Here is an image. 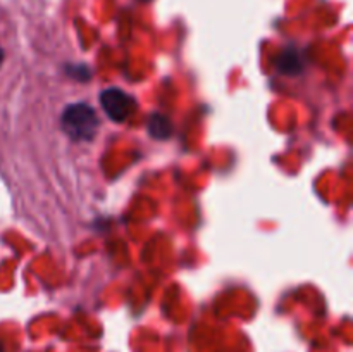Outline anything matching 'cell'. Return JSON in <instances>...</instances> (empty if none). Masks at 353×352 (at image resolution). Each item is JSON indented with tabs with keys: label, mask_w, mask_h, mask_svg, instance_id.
Here are the masks:
<instances>
[{
	"label": "cell",
	"mask_w": 353,
	"mask_h": 352,
	"mask_svg": "<svg viewBox=\"0 0 353 352\" xmlns=\"http://www.w3.org/2000/svg\"><path fill=\"white\" fill-rule=\"evenodd\" d=\"M62 130L78 141L92 140L99 130V117L88 104H72L62 113Z\"/></svg>",
	"instance_id": "obj_1"
},
{
	"label": "cell",
	"mask_w": 353,
	"mask_h": 352,
	"mask_svg": "<svg viewBox=\"0 0 353 352\" xmlns=\"http://www.w3.org/2000/svg\"><path fill=\"white\" fill-rule=\"evenodd\" d=\"M100 104L107 116L116 123H123L133 114L134 99L119 88H107L100 93Z\"/></svg>",
	"instance_id": "obj_2"
},
{
	"label": "cell",
	"mask_w": 353,
	"mask_h": 352,
	"mask_svg": "<svg viewBox=\"0 0 353 352\" xmlns=\"http://www.w3.org/2000/svg\"><path fill=\"white\" fill-rule=\"evenodd\" d=\"M171 123L168 121V117L161 116V114H154L148 121V131L154 138H168L171 135Z\"/></svg>",
	"instance_id": "obj_3"
},
{
	"label": "cell",
	"mask_w": 353,
	"mask_h": 352,
	"mask_svg": "<svg viewBox=\"0 0 353 352\" xmlns=\"http://www.w3.org/2000/svg\"><path fill=\"white\" fill-rule=\"evenodd\" d=\"M278 68L279 71L286 72V75H295L300 69L299 57L295 54H292V52H283L278 61Z\"/></svg>",
	"instance_id": "obj_4"
},
{
	"label": "cell",
	"mask_w": 353,
	"mask_h": 352,
	"mask_svg": "<svg viewBox=\"0 0 353 352\" xmlns=\"http://www.w3.org/2000/svg\"><path fill=\"white\" fill-rule=\"evenodd\" d=\"M0 61H2V52H0Z\"/></svg>",
	"instance_id": "obj_5"
}]
</instances>
